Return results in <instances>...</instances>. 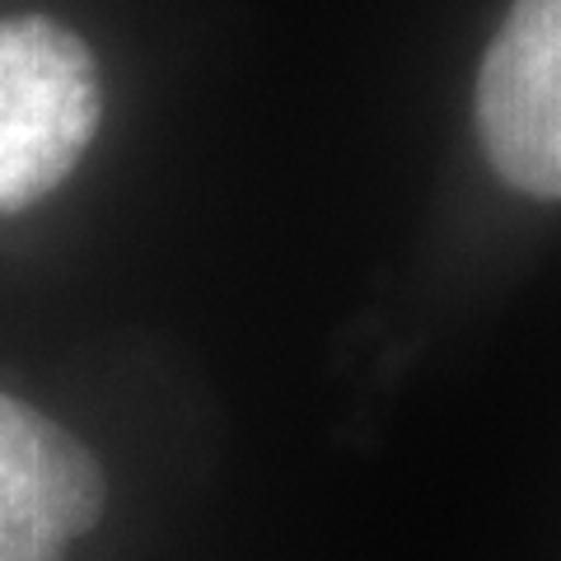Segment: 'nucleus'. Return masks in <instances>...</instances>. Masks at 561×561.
<instances>
[{
    "label": "nucleus",
    "mask_w": 561,
    "mask_h": 561,
    "mask_svg": "<svg viewBox=\"0 0 561 561\" xmlns=\"http://www.w3.org/2000/svg\"><path fill=\"white\" fill-rule=\"evenodd\" d=\"M103 117L90 43L47 14L0 20V216L57 192Z\"/></svg>",
    "instance_id": "nucleus-1"
},
{
    "label": "nucleus",
    "mask_w": 561,
    "mask_h": 561,
    "mask_svg": "<svg viewBox=\"0 0 561 561\" xmlns=\"http://www.w3.org/2000/svg\"><path fill=\"white\" fill-rule=\"evenodd\" d=\"M491 169L524 197L561 202V0H515L478 70Z\"/></svg>",
    "instance_id": "nucleus-2"
},
{
    "label": "nucleus",
    "mask_w": 561,
    "mask_h": 561,
    "mask_svg": "<svg viewBox=\"0 0 561 561\" xmlns=\"http://www.w3.org/2000/svg\"><path fill=\"white\" fill-rule=\"evenodd\" d=\"M103 468L66 426L0 393V561H66L103 515Z\"/></svg>",
    "instance_id": "nucleus-3"
}]
</instances>
